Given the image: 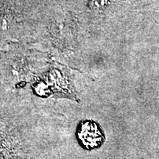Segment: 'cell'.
<instances>
[{
    "label": "cell",
    "instance_id": "1",
    "mask_svg": "<svg viewBox=\"0 0 159 159\" xmlns=\"http://www.w3.org/2000/svg\"><path fill=\"white\" fill-rule=\"evenodd\" d=\"M53 115L28 106H0V159H54Z\"/></svg>",
    "mask_w": 159,
    "mask_h": 159
},
{
    "label": "cell",
    "instance_id": "2",
    "mask_svg": "<svg viewBox=\"0 0 159 159\" xmlns=\"http://www.w3.org/2000/svg\"><path fill=\"white\" fill-rule=\"evenodd\" d=\"M76 137L80 145L87 150L101 148L105 140L101 127L91 119H85L80 122L77 127Z\"/></svg>",
    "mask_w": 159,
    "mask_h": 159
}]
</instances>
